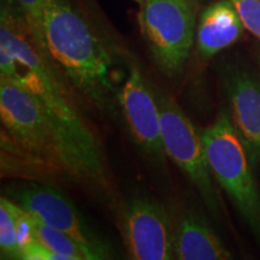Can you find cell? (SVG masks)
Here are the masks:
<instances>
[{
  "mask_svg": "<svg viewBox=\"0 0 260 260\" xmlns=\"http://www.w3.org/2000/svg\"><path fill=\"white\" fill-rule=\"evenodd\" d=\"M118 100L134 141L142 151L161 161L167 153L161 139L159 103L135 67L130 69Z\"/></svg>",
  "mask_w": 260,
  "mask_h": 260,
  "instance_id": "9c48e42d",
  "label": "cell"
},
{
  "mask_svg": "<svg viewBox=\"0 0 260 260\" xmlns=\"http://www.w3.org/2000/svg\"><path fill=\"white\" fill-rule=\"evenodd\" d=\"M21 206L8 198L0 199V247L3 255L11 260L21 259L17 243V217Z\"/></svg>",
  "mask_w": 260,
  "mask_h": 260,
  "instance_id": "4fadbf2b",
  "label": "cell"
},
{
  "mask_svg": "<svg viewBox=\"0 0 260 260\" xmlns=\"http://www.w3.org/2000/svg\"><path fill=\"white\" fill-rule=\"evenodd\" d=\"M177 260H234L200 211L182 213L175 233Z\"/></svg>",
  "mask_w": 260,
  "mask_h": 260,
  "instance_id": "8fae6325",
  "label": "cell"
},
{
  "mask_svg": "<svg viewBox=\"0 0 260 260\" xmlns=\"http://www.w3.org/2000/svg\"><path fill=\"white\" fill-rule=\"evenodd\" d=\"M247 30L260 39V0H230Z\"/></svg>",
  "mask_w": 260,
  "mask_h": 260,
  "instance_id": "2e32d148",
  "label": "cell"
},
{
  "mask_svg": "<svg viewBox=\"0 0 260 260\" xmlns=\"http://www.w3.org/2000/svg\"><path fill=\"white\" fill-rule=\"evenodd\" d=\"M122 228L128 260H177L175 235L160 204L147 198L133 199Z\"/></svg>",
  "mask_w": 260,
  "mask_h": 260,
  "instance_id": "ba28073f",
  "label": "cell"
},
{
  "mask_svg": "<svg viewBox=\"0 0 260 260\" xmlns=\"http://www.w3.org/2000/svg\"><path fill=\"white\" fill-rule=\"evenodd\" d=\"M2 260H4V256H3V258H2Z\"/></svg>",
  "mask_w": 260,
  "mask_h": 260,
  "instance_id": "d6986e66",
  "label": "cell"
},
{
  "mask_svg": "<svg viewBox=\"0 0 260 260\" xmlns=\"http://www.w3.org/2000/svg\"><path fill=\"white\" fill-rule=\"evenodd\" d=\"M259 67H260V60H259Z\"/></svg>",
  "mask_w": 260,
  "mask_h": 260,
  "instance_id": "ffe728a7",
  "label": "cell"
},
{
  "mask_svg": "<svg viewBox=\"0 0 260 260\" xmlns=\"http://www.w3.org/2000/svg\"><path fill=\"white\" fill-rule=\"evenodd\" d=\"M0 117L8 134L25 154L59 167L44 107L34 94L6 77L0 79Z\"/></svg>",
  "mask_w": 260,
  "mask_h": 260,
  "instance_id": "8992f818",
  "label": "cell"
},
{
  "mask_svg": "<svg viewBox=\"0 0 260 260\" xmlns=\"http://www.w3.org/2000/svg\"><path fill=\"white\" fill-rule=\"evenodd\" d=\"M32 218H34L35 239H37V241L40 245L53 253L86 260V255H84L82 248L70 236H68L64 233L58 232L54 228L47 225V224L41 222L40 219H38L37 217L32 216Z\"/></svg>",
  "mask_w": 260,
  "mask_h": 260,
  "instance_id": "5bb4252c",
  "label": "cell"
},
{
  "mask_svg": "<svg viewBox=\"0 0 260 260\" xmlns=\"http://www.w3.org/2000/svg\"><path fill=\"white\" fill-rule=\"evenodd\" d=\"M158 103L165 153L193 182L214 218H219L222 203L211 178L203 134L170 98H158Z\"/></svg>",
  "mask_w": 260,
  "mask_h": 260,
  "instance_id": "277c9868",
  "label": "cell"
},
{
  "mask_svg": "<svg viewBox=\"0 0 260 260\" xmlns=\"http://www.w3.org/2000/svg\"><path fill=\"white\" fill-rule=\"evenodd\" d=\"M16 199L22 209L79 243L86 260H112L109 246L83 222L75 205L60 191L32 183L19 188Z\"/></svg>",
  "mask_w": 260,
  "mask_h": 260,
  "instance_id": "52a82bcc",
  "label": "cell"
},
{
  "mask_svg": "<svg viewBox=\"0 0 260 260\" xmlns=\"http://www.w3.org/2000/svg\"><path fill=\"white\" fill-rule=\"evenodd\" d=\"M223 81L236 129L255 160L260 158V80L247 70L234 68L225 71Z\"/></svg>",
  "mask_w": 260,
  "mask_h": 260,
  "instance_id": "30bf717a",
  "label": "cell"
},
{
  "mask_svg": "<svg viewBox=\"0 0 260 260\" xmlns=\"http://www.w3.org/2000/svg\"><path fill=\"white\" fill-rule=\"evenodd\" d=\"M203 142L212 176L260 242V193L245 141L226 111H220L204 130Z\"/></svg>",
  "mask_w": 260,
  "mask_h": 260,
  "instance_id": "3957f363",
  "label": "cell"
},
{
  "mask_svg": "<svg viewBox=\"0 0 260 260\" xmlns=\"http://www.w3.org/2000/svg\"><path fill=\"white\" fill-rule=\"evenodd\" d=\"M19 260H47L44 254V247L38 241H34L29 245L22 253Z\"/></svg>",
  "mask_w": 260,
  "mask_h": 260,
  "instance_id": "e0dca14e",
  "label": "cell"
},
{
  "mask_svg": "<svg viewBox=\"0 0 260 260\" xmlns=\"http://www.w3.org/2000/svg\"><path fill=\"white\" fill-rule=\"evenodd\" d=\"M23 12L29 34L35 45L44 52V23L52 0H16Z\"/></svg>",
  "mask_w": 260,
  "mask_h": 260,
  "instance_id": "9a60e30c",
  "label": "cell"
},
{
  "mask_svg": "<svg viewBox=\"0 0 260 260\" xmlns=\"http://www.w3.org/2000/svg\"><path fill=\"white\" fill-rule=\"evenodd\" d=\"M17 4H3L0 23V74L34 94L50 123L58 164L74 176L96 178L103 174L99 146L65 92L63 83L29 34Z\"/></svg>",
  "mask_w": 260,
  "mask_h": 260,
  "instance_id": "6da1fadb",
  "label": "cell"
},
{
  "mask_svg": "<svg viewBox=\"0 0 260 260\" xmlns=\"http://www.w3.org/2000/svg\"><path fill=\"white\" fill-rule=\"evenodd\" d=\"M141 23L152 53L170 75L183 69L195 35V15L188 0H145Z\"/></svg>",
  "mask_w": 260,
  "mask_h": 260,
  "instance_id": "5b68a950",
  "label": "cell"
},
{
  "mask_svg": "<svg viewBox=\"0 0 260 260\" xmlns=\"http://www.w3.org/2000/svg\"><path fill=\"white\" fill-rule=\"evenodd\" d=\"M245 25L230 0L207 6L200 16L197 30L198 51L205 58L213 57L239 40Z\"/></svg>",
  "mask_w": 260,
  "mask_h": 260,
  "instance_id": "7c38bea8",
  "label": "cell"
},
{
  "mask_svg": "<svg viewBox=\"0 0 260 260\" xmlns=\"http://www.w3.org/2000/svg\"><path fill=\"white\" fill-rule=\"evenodd\" d=\"M44 254H45V256H46L47 260H81L79 258H75V256H69V255L58 254V253H53V252L48 251V249L45 248V247H44Z\"/></svg>",
  "mask_w": 260,
  "mask_h": 260,
  "instance_id": "ac0fdd59",
  "label": "cell"
},
{
  "mask_svg": "<svg viewBox=\"0 0 260 260\" xmlns=\"http://www.w3.org/2000/svg\"><path fill=\"white\" fill-rule=\"evenodd\" d=\"M42 34L45 53L75 88L100 111L109 110L115 92L111 56L67 0H52Z\"/></svg>",
  "mask_w": 260,
  "mask_h": 260,
  "instance_id": "7a4b0ae2",
  "label": "cell"
}]
</instances>
